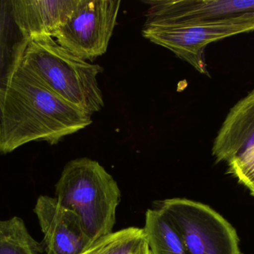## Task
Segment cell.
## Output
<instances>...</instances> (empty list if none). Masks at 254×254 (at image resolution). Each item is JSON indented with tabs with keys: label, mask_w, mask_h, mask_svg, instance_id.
I'll use <instances>...</instances> for the list:
<instances>
[{
	"label": "cell",
	"mask_w": 254,
	"mask_h": 254,
	"mask_svg": "<svg viewBox=\"0 0 254 254\" xmlns=\"http://www.w3.org/2000/svg\"><path fill=\"white\" fill-rule=\"evenodd\" d=\"M20 39L0 80V154L4 155L33 141L58 144L92 122V116L51 90L24 66Z\"/></svg>",
	"instance_id": "cell-1"
},
{
	"label": "cell",
	"mask_w": 254,
	"mask_h": 254,
	"mask_svg": "<svg viewBox=\"0 0 254 254\" xmlns=\"http://www.w3.org/2000/svg\"><path fill=\"white\" fill-rule=\"evenodd\" d=\"M24 66L65 101L92 116L104 107L98 77L104 69L73 55L53 37L19 40Z\"/></svg>",
	"instance_id": "cell-2"
},
{
	"label": "cell",
	"mask_w": 254,
	"mask_h": 254,
	"mask_svg": "<svg viewBox=\"0 0 254 254\" xmlns=\"http://www.w3.org/2000/svg\"><path fill=\"white\" fill-rule=\"evenodd\" d=\"M121 197L113 176L87 158L68 162L55 186V198L78 215L92 243L113 233Z\"/></svg>",
	"instance_id": "cell-3"
},
{
	"label": "cell",
	"mask_w": 254,
	"mask_h": 254,
	"mask_svg": "<svg viewBox=\"0 0 254 254\" xmlns=\"http://www.w3.org/2000/svg\"><path fill=\"white\" fill-rule=\"evenodd\" d=\"M173 224L188 254H243L235 228L219 213L187 198L155 202Z\"/></svg>",
	"instance_id": "cell-4"
},
{
	"label": "cell",
	"mask_w": 254,
	"mask_h": 254,
	"mask_svg": "<svg viewBox=\"0 0 254 254\" xmlns=\"http://www.w3.org/2000/svg\"><path fill=\"white\" fill-rule=\"evenodd\" d=\"M254 31V16L188 24L144 25L142 34L167 48L201 74L209 76L204 50L210 43Z\"/></svg>",
	"instance_id": "cell-5"
},
{
	"label": "cell",
	"mask_w": 254,
	"mask_h": 254,
	"mask_svg": "<svg viewBox=\"0 0 254 254\" xmlns=\"http://www.w3.org/2000/svg\"><path fill=\"white\" fill-rule=\"evenodd\" d=\"M121 3L120 0H79L71 17L53 38L84 61L101 56L108 48Z\"/></svg>",
	"instance_id": "cell-6"
},
{
	"label": "cell",
	"mask_w": 254,
	"mask_h": 254,
	"mask_svg": "<svg viewBox=\"0 0 254 254\" xmlns=\"http://www.w3.org/2000/svg\"><path fill=\"white\" fill-rule=\"evenodd\" d=\"M149 4L144 25L188 24L254 16V0H157Z\"/></svg>",
	"instance_id": "cell-7"
},
{
	"label": "cell",
	"mask_w": 254,
	"mask_h": 254,
	"mask_svg": "<svg viewBox=\"0 0 254 254\" xmlns=\"http://www.w3.org/2000/svg\"><path fill=\"white\" fill-rule=\"evenodd\" d=\"M34 213L44 236L43 246L46 254H79L93 244L78 215L62 205L56 198L39 197Z\"/></svg>",
	"instance_id": "cell-8"
},
{
	"label": "cell",
	"mask_w": 254,
	"mask_h": 254,
	"mask_svg": "<svg viewBox=\"0 0 254 254\" xmlns=\"http://www.w3.org/2000/svg\"><path fill=\"white\" fill-rule=\"evenodd\" d=\"M79 0H12V20L19 35L26 40L55 37L71 17Z\"/></svg>",
	"instance_id": "cell-9"
},
{
	"label": "cell",
	"mask_w": 254,
	"mask_h": 254,
	"mask_svg": "<svg viewBox=\"0 0 254 254\" xmlns=\"http://www.w3.org/2000/svg\"><path fill=\"white\" fill-rule=\"evenodd\" d=\"M254 145V89L231 107L213 141L216 161L228 163Z\"/></svg>",
	"instance_id": "cell-10"
},
{
	"label": "cell",
	"mask_w": 254,
	"mask_h": 254,
	"mask_svg": "<svg viewBox=\"0 0 254 254\" xmlns=\"http://www.w3.org/2000/svg\"><path fill=\"white\" fill-rule=\"evenodd\" d=\"M152 254H188L170 219L158 209H149L143 228Z\"/></svg>",
	"instance_id": "cell-11"
},
{
	"label": "cell",
	"mask_w": 254,
	"mask_h": 254,
	"mask_svg": "<svg viewBox=\"0 0 254 254\" xmlns=\"http://www.w3.org/2000/svg\"><path fill=\"white\" fill-rule=\"evenodd\" d=\"M43 245L28 232L25 222L17 216L0 220V254H42Z\"/></svg>",
	"instance_id": "cell-12"
},
{
	"label": "cell",
	"mask_w": 254,
	"mask_h": 254,
	"mask_svg": "<svg viewBox=\"0 0 254 254\" xmlns=\"http://www.w3.org/2000/svg\"><path fill=\"white\" fill-rule=\"evenodd\" d=\"M146 240L143 228H125L97 240L79 254H134Z\"/></svg>",
	"instance_id": "cell-13"
},
{
	"label": "cell",
	"mask_w": 254,
	"mask_h": 254,
	"mask_svg": "<svg viewBox=\"0 0 254 254\" xmlns=\"http://www.w3.org/2000/svg\"><path fill=\"white\" fill-rule=\"evenodd\" d=\"M12 20L9 1L0 0V80L7 72L18 40Z\"/></svg>",
	"instance_id": "cell-14"
},
{
	"label": "cell",
	"mask_w": 254,
	"mask_h": 254,
	"mask_svg": "<svg viewBox=\"0 0 254 254\" xmlns=\"http://www.w3.org/2000/svg\"><path fill=\"white\" fill-rule=\"evenodd\" d=\"M228 172L249 190L254 189V145L228 163Z\"/></svg>",
	"instance_id": "cell-15"
},
{
	"label": "cell",
	"mask_w": 254,
	"mask_h": 254,
	"mask_svg": "<svg viewBox=\"0 0 254 254\" xmlns=\"http://www.w3.org/2000/svg\"><path fill=\"white\" fill-rule=\"evenodd\" d=\"M134 254H151L149 247H148L147 243H146V240H145L143 244L140 246V249Z\"/></svg>",
	"instance_id": "cell-16"
},
{
	"label": "cell",
	"mask_w": 254,
	"mask_h": 254,
	"mask_svg": "<svg viewBox=\"0 0 254 254\" xmlns=\"http://www.w3.org/2000/svg\"><path fill=\"white\" fill-rule=\"evenodd\" d=\"M251 192H252V195L254 196V189H252V190L251 191Z\"/></svg>",
	"instance_id": "cell-17"
}]
</instances>
